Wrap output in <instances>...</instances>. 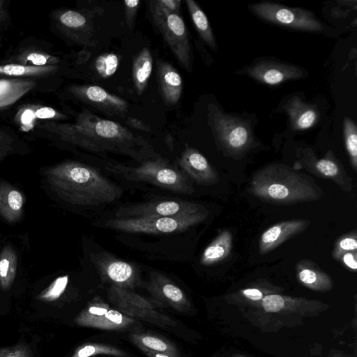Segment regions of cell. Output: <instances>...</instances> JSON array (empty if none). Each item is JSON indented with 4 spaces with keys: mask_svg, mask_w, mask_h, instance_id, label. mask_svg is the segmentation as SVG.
Returning a JSON list of instances; mask_svg holds the SVG:
<instances>
[{
    "mask_svg": "<svg viewBox=\"0 0 357 357\" xmlns=\"http://www.w3.org/2000/svg\"><path fill=\"white\" fill-rule=\"evenodd\" d=\"M40 127L63 141L96 154L116 153L139 160L142 151L148 146L143 138L126 127L101 119L88 109L80 112L73 123L47 122Z\"/></svg>",
    "mask_w": 357,
    "mask_h": 357,
    "instance_id": "6da1fadb",
    "label": "cell"
},
{
    "mask_svg": "<svg viewBox=\"0 0 357 357\" xmlns=\"http://www.w3.org/2000/svg\"><path fill=\"white\" fill-rule=\"evenodd\" d=\"M50 189L60 199L77 206L110 204L123 195L122 189L88 165L65 161L43 171Z\"/></svg>",
    "mask_w": 357,
    "mask_h": 357,
    "instance_id": "7a4b0ae2",
    "label": "cell"
},
{
    "mask_svg": "<svg viewBox=\"0 0 357 357\" xmlns=\"http://www.w3.org/2000/svg\"><path fill=\"white\" fill-rule=\"evenodd\" d=\"M249 192L272 204L291 205L319 199L322 190L313 179L283 164L268 165L252 176Z\"/></svg>",
    "mask_w": 357,
    "mask_h": 357,
    "instance_id": "3957f363",
    "label": "cell"
},
{
    "mask_svg": "<svg viewBox=\"0 0 357 357\" xmlns=\"http://www.w3.org/2000/svg\"><path fill=\"white\" fill-rule=\"evenodd\" d=\"M110 172L132 181H143L176 193L191 195L192 181L178 168L163 158L147 160L137 167L117 165L107 167Z\"/></svg>",
    "mask_w": 357,
    "mask_h": 357,
    "instance_id": "277c9868",
    "label": "cell"
},
{
    "mask_svg": "<svg viewBox=\"0 0 357 357\" xmlns=\"http://www.w3.org/2000/svg\"><path fill=\"white\" fill-rule=\"evenodd\" d=\"M208 122L218 144L229 155H243L255 145L251 125L244 119L226 114L210 105Z\"/></svg>",
    "mask_w": 357,
    "mask_h": 357,
    "instance_id": "5b68a950",
    "label": "cell"
},
{
    "mask_svg": "<svg viewBox=\"0 0 357 357\" xmlns=\"http://www.w3.org/2000/svg\"><path fill=\"white\" fill-rule=\"evenodd\" d=\"M208 211L181 217H137L109 219L104 227L127 233L165 234L184 231L204 221Z\"/></svg>",
    "mask_w": 357,
    "mask_h": 357,
    "instance_id": "8992f818",
    "label": "cell"
},
{
    "mask_svg": "<svg viewBox=\"0 0 357 357\" xmlns=\"http://www.w3.org/2000/svg\"><path fill=\"white\" fill-rule=\"evenodd\" d=\"M248 8L261 20L284 28L311 32L324 30L321 22L308 10L268 1L251 3Z\"/></svg>",
    "mask_w": 357,
    "mask_h": 357,
    "instance_id": "52a82bcc",
    "label": "cell"
},
{
    "mask_svg": "<svg viewBox=\"0 0 357 357\" xmlns=\"http://www.w3.org/2000/svg\"><path fill=\"white\" fill-rule=\"evenodd\" d=\"M156 26L181 66L192 68V50L187 26L178 14L165 13L150 8Z\"/></svg>",
    "mask_w": 357,
    "mask_h": 357,
    "instance_id": "ba28073f",
    "label": "cell"
},
{
    "mask_svg": "<svg viewBox=\"0 0 357 357\" xmlns=\"http://www.w3.org/2000/svg\"><path fill=\"white\" fill-rule=\"evenodd\" d=\"M206 210L204 206L192 202L180 199H161L121 206L116 212V218L181 217Z\"/></svg>",
    "mask_w": 357,
    "mask_h": 357,
    "instance_id": "9c48e42d",
    "label": "cell"
},
{
    "mask_svg": "<svg viewBox=\"0 0 357 357\" xmlns=\"http://www.w3.org/2000/svg\"><path fill=\"white\" fill-rule=\"evenodd\" d=\"M298 158L294 169H305L317 176L331 180L344 191L353 189V179L331 151L317 158L310 149H305L298 152Z\"/></svg>",
    "mask_w": 357,
    "mask_h": 357,
    "instance_id": "30bf717a",
    "label": "cell"
},
{
    "mask_svg": "<svg viewBox=\"0 0 357 357\" xmlns=\"http://www.w3.org/2000/svg\"><path fill=\"white\" fill-rule=\"evenodd\" d=\"M91 261L101 280L112 286L129 290L141 282L137 266L107 252L91 254Z\"/></svg>",
    "mask_w": 357,
    "mask_h": 357,
    "instance_id": "8fae6325",
    "label": "cell"
},
{
    "mask_svg": "<svg viewBox=\"0 0 357 357\" xmlns=\"http://www.w3.org/2000/svg\"><path fill=\"white\" fill-rule=\"evenodd\" d=\"M134 322L132 317L100 301L90 303L75 319L79 326L102 330H121Z\"/></svg>",
    "mask_w": 357,
    "mask_h": 357,
    "instance_id": "7c38bea8",
    "label": "cell"
},
{
    "mask_svg": "<svg viewBox=\"0 0 357 357\" xmlns=\"http://www.w3.org/2000/svg\"><path fill=\"white\" fill-rule=\"evenodd\" d=\"M242 73L259 83L277 86L290 80L302 79L306 72L291 63L262 59L246 67Z\"/></svg>",
    "mask_w": 357,
    "mask_h": 357,
    "instance_id": "4fadbf2b",
    "label": "cell"
},
{
    "mask_svg": "<svg viewBox=\"0 0 357 357\" xmlns=\"http://www.w3.org/2000/svg\"><path fill=\"white\" fill-rule=\"evenodd\" d=\"M69 91L81 102L109 116H123L128 104L124 99L95 85H73Z\"/></svg>",
    "mask_w": 357,
    "mask_h": 357,
    "instance_id": "5bb4252c",
    "label": "cell"
},
{
    "mask_svg": "<svg viewBox=\"0 0 357 357\" xmlns=\"http://www.w3.org/2000/svg\"><path fill=\"white\" fill-rule=\"evenodd\" d=\"M108 298L128 316L159 319L160 314L153 310L164 307L159 301L138 295L128 289L110 286L107 291Z\"/></svg>",
    "mask_w": 357,
    "mask_h": 357,
    "instance_id": "9a60e30c",
    "label": "cell"
},
{
    "mask_svg": "<svg viewBox=\"0 0 357 357\" xmlns=\"http://www.w3.org/2000/svg\"><path fill=\"white\" fill-rule=\"evenodd\" d=\"M146 288L153 299L164 306L184 312L190 307L189 301L185 293L169 278L157 271H151Z\"/></svg>",
    "mask_w": 357,
    "mask_h": 357,
    "instance_id": "2e32d148",
    "label": "cell"
},
{
    "mask_svg": "<svg viewBox=\"0 0 357 357\" xmlns=\"http://www.w3.org/2000/svg\"><path fill=\"white\" fill-rule=\"evenodd\" d=\"M177 162L188 177L197 184L212 185L219 181L218 174L213 167L192 147L186 145Z\"/></svg>",
    "mask_w": 357,
    "mask_h": 357,
    "instance_id": "e0dca14e",
    "label": "cell"
},
{
    "mask_svg": "<svg viewBox=\"0 0 357 357\" xmlns=\"http://www.w3.org/2000/svg\"><path fill=\"white\" fill-rule=\"evenodd\" d=\"M61 31L77 43L88 45L93 34V23L86 12L76 10H63L56 15Z\"/></svg>",
    "mask_w": 357,
    "mask_h": 357,
    "instance_id": "ac0fdd59",
    "label": "cell"
},
{
    "mask_svg": "<svg viewBox=\"0 0 357 357\" xmlns=\"http://www.w3.org/2000/svg\"><path fill=\"white\" fill-rule=\"evenodd\" d=\"M310 221L304 219H294L277 223L261 235L259 243V253L264 255L286 241L303 232L310 225Z\"/></svg>",
    "mask_w": 357,
    "mask_h": 357,
    "instance_id": "d6986e66",
    "label": "cell"
},
{
    "mask_svg": "<svg viewBox=\"0 0 357 357\" xmlns=\"http://www.w3.org/2000/svg\"><path fill=\"white\" fill-rule=\"evenodd\" d=\"M282 107L288 115L291 128L296 131L311 128L320 118L318 108L304 102L298 95L289 97Z\"/></svg>",
    "mask_w": 357,
    "mask_h": 357,
    "instance_id": "ffe728a7",
    "label": "cell"
},
{
    "mask_svg": "<svg viewBox=\"0 0 357 357\" xmlns=\"http://www.w3.org/2000/svg\"><path fill=\"white\" fill-rule=\"evenodd\" d=\"M156 75L160 96L167 106L176 105L180 100L182 89V77L175 68L166 61L156 62Z\"/></svg>",
    "mask_w": 357,
    "mask_h": 357,
    "instance_id": "44dd1931",
    "label": "cell"
},
{
    "mask_svg": "<svg viewBox=\"0 0 357 357\" xmlns=\"http://www.w3.org/2000/svg\"><path fill=\"white\" fill-rule=\"evenodd\" d=\"M25 198L15 186L0 181V215L7 222L15 223L22 216Z\"/></svg>",
    "mask_w": 357,
    "mask_h": 357,
    "instance_id": "7402d4cb",
    "label": "cell"
},
{
    "mask_svg": "<svg viewBox=\"0 0 357 357\" xmlns=\"http://www.w3.org/2000/svg\"><path fill=\"white\" fill-rule=\"evenodd\" d=\"M36 86L27 78H0V109H5L22 98Z\"/></svg>",
    "mask_w": 357,
    "mask_h": 357,
    "instance_id": "603a6c76",
    "label": "cell"
},
{
    "mask_svg": "<svg viewBox=\"0 0 357 357\" xmlns=\"http://www.w3.org/2000/svg\"><path fill=\"white\" fill-rule=\"evenodd\" d=\"M232 243L233 237L230 231H222L205 248L200 257V263L211 266L222 261L229 255Z\"/></svg>",
    "mask_w": 357,
    "mask_h": 357,
    "instance_id": "cb8c5ba5",
    "label": "cell"
},
{
    "mask_svg": "<svg viewBox=\"0 0 357 357\" xmlns=\"http://www.w3.org/2000/svg\"><path fill=\"white\" fill-rule=\"evenodd\" d=\"M296 268L299 280L305 285L318 289L331 287L330 277L310 259L299 261Z\"/></svg>",
    "mask_w": 357,
    "mask_h": 357,
    "instance_id": "d4e9b609",
    "label": "cell"
},
{
    "mask_svg": "<svg viewBox=\"0 0 357 357\" xmlns=\"http://www.w3.org/2000/svg\"><path fill=\"white\" fill-rule=\"evenodd\" d=\"M153 69L150 50L144 47L135 56L132 64V77L136 91L141 95L145 90Z\"/></svg>",
    "mask_w": 357,
    "mask_h": 357,
    "instance_id": "484cf974",
    "label": "cell"
},
{
    "mask_svg": "<svg viewBox=\"0 0 357 357\" xmlns=\"http://www.w3.org/2000/svg\"><path fill=\"white\" fill-rule=\"evenodd\" d=\"M193 24L202 40L213 51H216L215 38L207 16L194 0H185Z\"/></svg>",
    "mask_w": 357,
    "mask_h": 357,
    "instance_id": "4316f807",
    "label": "cell"
},
{
    "mask_svg": "<svg viewBox=\"0 0 357 357\" xmlns=\"http://www.w3.org/2000/svg\"><path fill=\"white\" fill-rule=\"evenodd\" d=\"M132 342L142 351L165 354L170 357H180L177 348L168 340L144 333H135L130 336Z\"/></svg>",
    "mask_w": 357,
    "mask_h": 357,
    "instance_id": "83f0119b",
    "label": "cell"
},
{
    "mask_svg": "<svg viewBox=\"0 0 357 357\" xmlns=\"http://www.w3.org/2000/svg\"><path fill=\"white\" fill-rule=\"evenodd\" d=\"M17 268V256L10 245L5 246L0 254V288L8 290L13 284Z\"/></svg>",
    "mask_w": 357,
    "mask_h": 357,
    "instance_id": "f1b7e54d",
    "label": "cell"
},
{
    "mask_svg": "<svg viewBox=\"0 0 357 357\" xmlns=\"http://www.w3.org/2000/svg\"><path fill=\"white\" fill-rule=\"evenodd\" d=\"M58 66H31L19 63L0 65V75L14 77L42 76L52 74L58 70Z\"/></svg>",
    "mask_w": 357,
    "mask_h": 357,
    "instance_id": "f546056e",
    "label": "cell"
},
{
    "mask_svg": "<svg viewBox=\"0 0 357 357\" xmlns=\"http://www.w3.org/2000/svg\"><path fill=\"white\" fill-rule=\"evenodd\" d=\"M98 355L128 357L125 351L115 347L97 343H89L79 347L70 357H93Z\"/></svg>",
    "mask_w": 357,
    "mask_h": 357,
    "instance_id": "4dcf8cb0",
    "label": "cell"
},
{
    "mask_svg": "<svg viewBox=\"0 0 357 357\" xmlns=\"http://www.w3.org/2000/svg\"><path fill=\"white\" fill-rule=\"evenodd\" d=\"M344 145L351 167L357 171V128L355 122L349 117L343 121Z\"/></svg>",
    "mask_w": 357,
    "mask_h": 357,
    "instance_id": "1f68e13d",
    "label": "cell"
},
{
    "mask_svg": "<svg viewBox=\"0 0 357 357\" xmlns=\"http://www.w3.org/2000/svg\"><path fill=\"white\" fill-rule=\"evenodd\" d=\"M17 61L19 64L24 66H46L56 65L59 62V59L40 51L29 50L21 54Z\"/></svg>",
    "mask_w": 357,
    "mask_h": 357,
    "instance_id": "d6a6232c",
    "label": "cell"
},
{
    "mask_svg": "<svg viewBox=\"0 0 357 357\" xmlns=\"http://www.w3.org/2000/svg\"><path fill=\"white\" fill-rule=\"evenodd\" d=\"M119 65V58L114 53H105L97 56L94 61V68L102 78H108L116 71Z\"/></svg>",
    "mask_w": 357,
    "mask_h": 357,
    "instance_id": "836d02e7",
    "label": "cell"
},
{
    "mask_svg": "<svg viewBox=\"0 0 357 357\" xmlns=\"http://www.w3.org/2000/svg\"><path fill=\"white\" fill-rule=\"evenodd\" d=\"M68 282V275L57 278L37 296V299L47 303L57 300L64 292Z\"/></svg>",
    "mask_w": 357,
    "mask_h": 357,
    "instance_id": "e575fe53",
    "label": "cell"
},
{
    "mask_svg": "<svg viewBox=\"0 0 357 357\" xmlns=\"http://www.w3.org/2000/svg\"><path fill=\"white\" fill-rule=\"evenodd\" d=\"M357 250V234L354 230L348 234L341 236L335 243L332 256L335 260L346 252Z\"/></svg>",
    "mask_w": 357,
    "mask_h": 357,
    "instance_id": "d590c367",
    "label": "cell"
},
{
    "mask_svg": "<svg viewBox=\"0 0 357 357\" xmlns=\"http://www.w3.org/2000/svg\"><path fill=\"white\" fill-rule=\"evenodd\" d=\"M0 357H33L30 347L24 343L0 348Z\"/></svg>",
    "mask_w": 357,
    "mask_h": 357,
    "instance_id": "8d00e7d4",
    "label": "cell"
},
{
    "mask_svg": "<svg viewBox=\"0 0 357 357\" xmlns=\"http://www.w3.org/2000/svg\"><path fill=\"white\" fill-rule=\"evenodd\" d=\"M15 139L5 130L0 128V161L15 151Z\"/></svg>",
    "mask_w": 357,
    "mask_h": 357,
    "instance_id": "74e56055",
    "label": "cell"
},
{
    "mask_svg": "<svg viewBox=\"0 0 357 357\" xmlns=\"http://www.w3.org/2000/svg\"><path fill=\"white\" fill-rule=\"evenodd\" d=\"M181 3L180 0H153L150 1V8L165 13L180 15Z\"/></svg>",
    "mask_w": 357,
    "mask_h": 357,
    "instance_id": "f35d334b",
    "label": "cell"
},
{
    "mask_svg": "<svg viewBox=\"0 0 357 357\" xmlns=\"http://www.w3.org/2000/svg\"><path fill=\"white\" fill-rule=\"evenodd\" d=\"M262 305L264 310L270 312H278L284 305V299L278 294H270L262 298Z\"/></svg>",
    "mask_w": 357,
    "mask_h": 357,
    "instance_id": "ab89813d",
    "label": "cell"
},
{
    "mask_svg": "<svg viewBox=\"0 0 357 357\" xmlns=\"http://www.w3.org/2000/svg\"><path fill=\"white\" fill-rule=\"evenodd\" d=\"M141 1L139 0L124 1V12L126 24L129 29H132L134 20L135 19Z\"/></svg>",
    "mask_w": 357,
    "mask_h": 357,
    "instance_id": "60d3db41",
    "label": "cell"
},
{
    "mask_svg": "<svg viewBox=\"0 0 357 357\" xmlns=\"http://www.w3.org/2000/svg\"><path fill=\"white\" fill-rule=\"evenodd\" d=\"M36 119H64L66 116L50 107H38L33 110Z\"/></svg>",
    "mask_w": 357,
    "mask_h": 357,
    "instance_id": "b9f144b4",
    "label": "cell"
},
{
    "mask_svg": "<svg viewBox=\"0 0 357 357\" xmlns=\"http://www.w3.org/2000/svg\"><path fill=\"white\" fill-rule=\"evenodd\" d=\"M340 261L347 268L355 271L357 269V250L344 253Z\"/></svg>",
    "mask_w": 357,
    "mask_h": 357,
    "instance_id": "7bdbcfd3",
    "label": "cell"
},
{
    "mask_svg": "<svg viewBox=\"0 0 357 357\" xmlns=\"http://www.w3.org/2000/svg\"><path fill=\"white\" fill-rule=\"evenodd\" d=\"M125 123L130 128L137 129L139 130L146 131V132L151 130V128L149 126H147L142 121H141L137 118L128 117L126 120Z\"/></svg>",
    "mask_w": 357,
    "mask_h": 357,
    "instance_id": "ee69618b",
    "label": "cell"
},
{
    "mask_svg": "<svg viewBox=\"0 0 357 357\" xmlns=\"http://www.w3.org/2000/svg\"><path fill=\"white\" fill-rule=\"evenodd\" d=\"M243 294L246 298L252 301H258L264 298L261 290L258 288L245 289L243 291Z\"/></svg>",
    "mask_w": 357,
    "mask_h": 357,
    "instance_id": "f6af8a7d",
    "label": "cell"
},
{
    "mask_svg": "<svg viewBox=\"0 0 357 357\" xmlns=\"http://www.w3.org/2000/svg\"><path fill=\"white\" fill-rule=\"evenodd\" d=\"M8 15L5 7V1L0 0V26L6 21Z\"/></svg>",
    "mask_w": 357,
    "mask_h": 357,
    "instance_id": "bcb514c9",
    "label": "cell"
},
{
    "mask_svg": "<svg viewBox=\"0 0 357 357\" xmlns=\"http://www.w3.org/2000/svg\"><path fill=\"white\" fill-rule=\"evenodd\" d=\"M148 357H170L165 354L151 351H143Z\"/></svg>",
    "mask_w": 357,
    "mask_h": 357,
    "instance_id": "7dc6e473",
    "label": "cell"
}]
</instances>
